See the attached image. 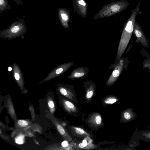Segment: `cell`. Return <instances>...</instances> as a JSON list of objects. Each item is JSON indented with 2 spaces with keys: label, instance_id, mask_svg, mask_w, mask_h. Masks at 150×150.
<instances>
[{
  "label": "cell",
  "instance_id": "cell-12",
  "mask_svg": "<svg viewBox=\"0 0 150 150\" xmlns=\"http://www.w3.org/2000/svg\"><path fill=\"white\" fill-rule=\"evenodd\" d=\"M119 100V98L113 95H108L104 97L102 99V103L104 107L112 104Z\"/></svg>",
  "mask_w": 150,
  "mask_h": 150
},
{
  "label": "cell",
  "instance_id": "cell-13",
  "mask_svg": "<svg viewBox=\"0 0 150 150\" xmlns=\"http://www.w3.org/2000/svg\"><path fill=\"white\" fill-rule=\"evenodd\" d=\"M121 7L119 4H115L111 6V9L112 11L116 12L121 10Z\"/></svg>",
  "mask_w": 150,
  "mask_h": 150
},
{
  "label": "cell",
  "instance_id": "cell-3",
  "mask_svg": "<svg viewBox=\"0 0 150 150\" xmlns=\"http://www.w3.org/2000/svg\"><path fill=\"white\" fill-rule=\"evenodd\" d=\"M74 62H68L61 64L54 68L42 82L48 81L57 77L66 71L74 65Z\"/></svg>",
  "mask_w": 150,
  "mask_h": 150
},
{
  "label": "cell",
  "instance_id": "cell-8",
  "mask_svg": "<svg viewBox=\"0 0 150 150\" xmlns=\"http://www.w3.org/2000/svg\"><path fill=\"white\" fill-rule=\"evenodd\" d=\"M133 33L137 39L136 42H140L146 47H149L148 40L142 30L141 26L136 21L134 23Z\"/></svg>",
  "mask_w": 150,
  "mask_h": 150
},
{
  "label": "cell",
  "instance_id": "cell-15",
  "mask_svg": "<svg viewBox=\"0 0 150 150\" xmlns=\"http://www.w3.org/2000/svg\"><path fill=\"white\" fill-rule=\"evenodd\" d=\"M18 124L21 126L22 127H26L28 125V122L23 120H19L18 121Z\"/></svg>",
  "mask_w": 150,
  "mask_h": 150
},
{
  "label": "cell",
  "instance_id": "cell-11",
  "mask_svg": "<svg viewBox=\"0 0 150 150\" xmlns=\"http://www.w3.org/2000/svg\"><path fill=\"white\" fill-rule=\"evenodd\" d=\"M62 103L65 110L69 114L73 116L79 115V109L72 101L70 100H63Z\"/></svg>",
  "mask_w": 150,
  "mask_h": 150
},
{
  "label": "cell",
  "instance_id": "cell-21",
  "mask_svg": "<svg viewBox=\"0 0 150 150\" xmlns=\"http://www.w3.org/2000/svg\"><path fill=\"white\" fill-rule=\"evenodd\" d=\"M8 71H11L12 70V68L11 67H8Z\"/></svg>",
  "mask_w": 150,
  "mask_h": 150
},
{
  "label": "cell",
  "instance_id": "cell-6",
  "mask_svg": "<svg viewBox=\"0 0 150 150\" xmlns=\"http://www.w3.org/2000/svg\"><path fill=\"white\" fill-rule=\"evenodd\" d=\"M70 131L73 136L81 139L93 136V132L81 127L75 126H69Z\"/></svg>",
  "mask_w": 150,
  "mask_h": 150
},
{
  "label": "cell",
  "instance_id": "cell-16",
  "mask_svg": "<svg viewBox=\"0 0 150 150\" xmlns=\"http://www.w3.org/2000/svg\"><path fill=\"white\" fill-rule=\"evenodd\" d=\"M23 137L22 136H19L17 137L15 139L16 142L18 144H22L23 143Z\"/></svg>",
  "mask_w": 150,
  "mask_h": 150
},
{
  "label": "cell",
  "instance_id": "cell-9",
  "mask_svg": "<svg viewBox=\"0 0 150 150\" xmlns=\"http://www.w3.org/2000/svg\"><path fill=\"white\" fill-rule=\"evenodd\" d=\"M137 117V114L133 111V109L128 108L121 112L120 122L123 123L128 122L134 120Z\"/></svg>",
  "mask_w": 150,
  "mask_h": 150
},
{
  "label": "cell",
  "instance_id": "cell-23",
  "mask_svg": "<svg viewBox=\"0 0 150 150\" xmlns=\"http://www.w3.org/2000/svg\"><path fill=\"white\" fill-rule=\"evenodd\" d=\"M148 127L150 128V125L148 126Z\"/></svg>",
  "mask_w": 150,
  "mask_h": 150
},
{
  "label": "cell",
  "instance_id": "cell-7",
  "mask_svg": "<svg viewBox=\"0 0 150 150\" xmlns=\"http://www.w3.org/2000/svg\"><path fill=\"white\" fill-rule=\"evenodd\" d=\"M85 91V97L86 103H89L94 96L96 90L95 84L91 80H87L84 82L83 86Z\"/></svg>",
  "mask_w": 150,
  "mask_h": 150
},
{
  "label": "cell",
  "instance_id": "cell-22",
  "mask_svg": "<svg viewBox=\"0 0 150 150\" xmlns=\"http://www.w3.org/2000/svg\"><path fill=\"white\" fill-rule=\"evenodd\" d=\"M4 2L3 0H0V4L1 5H2L3 3Z\"/></svg>",
  "mask_w": 150,
  "mask_h": 150
},
{
  "label": "cell",
  "instance_id": "cell-1",
  "mask_svg": "<svg viewBox=\"0 0 150 150\" xmlns=\"http://www.w3.org/2000/svg\"><path fill=\"white\" fill-rule=\"evenodd\" d=\"M140 6V1L136 8L131 11L132 14L125 23L118 45L115 62L111 65L114 67L119 62L129 42L133 32L137 15L138 14Z\"/></svg>",
  "mask_w": 150,
  "mask_h": 150
},
{
  "label": "cell",
  "instance_id": "cell-18",
  "mask_svg": "<svg viewBox=\"0 0 150 150\" xmlns=\"http://www.w3.org/2000/svg\"><path fill=\"white\" fill-rule=\"evenodd\" d=\"M62 145L63 147H67L68 146V143L67 141L65 140L62 143Z\"/></svg>",
  "mask_w": 150,
  "mask_h": 150
},
{
  "label": "cell",
  "instance_id": "cell-2",
  "mask_svg": "<svg viewBox=\"0 0 150 150\" xmlns=\"http://www.w3.org/2000/svg\"><path fill=\"white\" fill-rule=\"evenodd\" d=\"M85 120L88 127L93 130L97 131L105 125L101 114L98 112H92L88 115Z\"/></svg>",
  "mask_w": 150,
  "mask_h": 150
},
{
  "label": "cell",
  "instance_id": "cell-17",
  "mask_svg": "<svg viewBox=\"0 0 150 150\" xmlns=\"http://www.w3.org/2000/svg\"><path fill=\"white\" fill-rule=\"evenodd\" d=\"M48 105L50 108H53L54 106V104L52 100L48 102Z\"/></svg>",
  "mask_w": 150,
  "mask_h": 150
},
{
  "label": "cell",
  "instance_id": "cell-4",
  "mask_svg": "<svg viewBox=\"0 0 150 150\" xmlns=\"http://www.w3.org/2000/svg\"><path fill=\"white\" fill-rule=\"evenodd\" d=\"M59 89L62 95L75 104L79 105L77 95L73 85L61 84Z\"/></svg>",
  "mask_w": 150,
  "mask_h": 150
},
{
  "label": "cell",
  "instance_id": "cell-19",
  "mask_svg": "<svg viewBox=\"0 0 150 150\" xmlns=\"http://www.w3.org/2000/svg\"><path fill=\"white\" fill-rule=\"evenodd\" d=\"M61 16L63 19L64 21H66L68 19L67 16L64 14H62Z\"/></svg>",
  "mask_w": 150,
  "mask_h": 150
},
{
  "label": "cell",
  "instance_id": "cell-20",
  "mask_svg": "<svg viewBox=\"0 0 150 150\" xmlns=\"http://www.w3.org/2000/svg\"><path fill=\"white\" fill-rule=\"evenodd\" d=\"M78 3L79 4L84 6H85L86 5V3L83 0L79 1H78Z\"/></svg>",
  "mask_w": 150,
  "mask_h": 150
},
{
  "label": "cell",
  "instance_id": "cell-5",
  "mask_svg": "<svg viewBox=\"0 0 150 150\" xmlns=\"http://www.w3.org/2000/svg\"><path fill=\"white\" fill-rule=\"evenodd\" d=\"M124 65V60L123 58L121 59L115 66L113 72L106 82V86H111L115 83L121 74Z\"/></svg>",
  "mask_w": 150,
  "mask_h": 150
},
{
  "label": "cell",
  "instance_id": "cell-14",
  "mask_svg": "<svg viewBox=\"0 0 150 150\" xmlns=\"http://www.w3.org/2000/svg\"><path fill=\"white\" fill-rule=\"evenodd\" d=\"M142 134L145 138L150 140V131H143Z\"/></svg>",
  "mask_w": 150,
  "mask_h": 150
},
{
  "label": "cell",
  "instance_id": "cell-10",
  "mask_svg": "<svg viewBox=\"0 0 150 150\" xmlns=\"http://www.w3.org/2000/svg\"><path fill=\"white\" fill-rule=\"evenodd\" d=\"M88 68L85 67H80L74 70L68 78L71 80L78 79L86 76L89 72Z\"/></svg>",
  "mask_w": 150,
  "mask_h": 150
}]
</instances>
